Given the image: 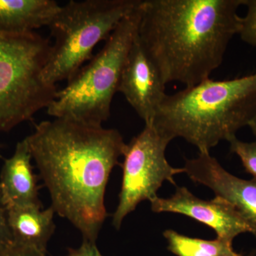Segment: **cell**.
I'll use <instances>...</instances> for the list:
<instances>
[{"label":"cell","mask_w":256,"mask_h":256,"mask_svg":"<svg viewBox=\"0 0 256 256\" xmlns=\"http://www.w3.org/2000/svg\"><path fill=\"white\" fill-rule=\"evenodd\" d=\"M246 14L242 18L238 35L242 41L256 48V0H244Z\"/></svg>","instance_id":"16"},{"label":"cell","mask_w":256,"mask_h":256,"mask_svg":"<svg viewBox=\"0 0 256 256\" xmlns=\"http://www.w3.org/2000/svg\"><path fill=\"white\" fill-rule=\"evenodd\" d=\"M13 242L8 222V210L0 194V247Z\"/></svg>","instance_id":"18"},{"label":"cell","mask_w":256,"mask_h":256,"mask_svg":"<svg viewBox=\"0 0 256 256\" xmlns=\"http://www.w3.org/2000/svg\"><path fill=\"white\" fill-rule=\"evenodd\" d=\"M256 114V72L230 80L208 78L166 95L151 124L171 140L183 138L202 152L236 137Z\"/></svg>","instance_id":"3"},{"label":"cell","mask_w":256,"mask_h":256,"mask_svg":"<svg viewBox=\"0 0 256 256\" xmlns=\"http://www.w3.org/2000/svg\"><path fill=\"white\" fill-rule=\"evenodd\" d=\"M66 256H104L96 245V242L82 240L80 246L76 248H69Z\"/></svg>","instance_id":"19"},{"label":"cell","mask_w":256,"mask_h":256,"mask_svg":"<svg viewBox=\"0 0 256 256\" xmlns=\"http://www.w3.org/2000/svg\"><path fill=\"white\" fill-rule=\"evenodd\" d=\"M244 0H142L138 36L164 84L186 87L220 66Z\"/></svg>","instance_id":"2"},{"label":"cell","mask_w":256,"mask_h":256,"mask_svg":"<svg viewBox=\"0 0 256 256\" xmlns=\"http://www.w3.org/2000/svg\"><path fill=\"white\" fill-rule=\"evenodd\" d=\"M60 8L54 0H0V31L31 33L48 28Z\"/></svg>","instance_id":"13"},{"label":"cell","mask_w":256,"mask_h":256,"mask_svg":"<svg viewBox=\"0 0 256 256\" xmlns=\"http://www.w3.org/2000/svg\"><path fill=\"white\" fill-rule=\"evenodd\" d=\"M140 2L119 24L102 50L86 66L57 90L47 114L86 124H100L108 118L111 104L140 20Z\"/></svg>","instance_id":"4"},{"label":"cell","mask_w":256,"mask_h":256,"mask_svg":"<svg viewBox=\"0 0 256 256\" xmlns=\"http://www.w3.org/2000/svg\"><path fill=\"white\" fill-rule=\"evenodd\" d=\"M154 213H175L186 216L214 230L217 238L233 242L240 234L250 233L248 226L237 210L226 201L215 196L203 200L186 188L176 186L170 198L156 197L150 202Z\"/></svg>","instance_id":"9"},{"label":"cell","mask_w":256,"mask_h":256,"mask_svg":"<svg viewBox=\"0 0 256 256\" xmlns=\"http://www.w3.org/2000/svg\"><path fill=\"white\" fill-rule=\"evenodd\" d=\"M55 213L96 242L107 218L106 186L126 144L118 130L56 118L26 138Z\"/></svg>","instance_id":"1"},{"label":"cell","mask_w":256,"mask_h":256,"mask_svg":"<svg viewBox=\"0 0 256 256\" xmlns=\"http://www.w3.org/2000/svg\"><path fill=\"white\" fill-rule=\"evenodd\" d=\"M50 48L36 32L0 31V132L31 120L54 99L56 86L42 78Z\"/></svg>","instance_id":"6"},{"label":"cell","mask_w":256,"mask_h":256,"mask_svg":"<svg viewBox=\"0 0 256 256\" xmlns=\"http://www.w3.org/2000/svg\"><path fill=\"white\" fill-rule=\"evenodd\" d=\"M168 249L176 256H240L234 250L233 242L223 239L204 240L178 234L172 229L164 230Z\"/></svg>","instance_id":"14"},{"label":"cell","mask_w":256,"mask_h":256,"mask_svg":"<svg viewBox=\"0 0 256 256\" xmlns=\"http://www.w3.org/2000/svg\"><path fill=\"white\" fill-rule=\"evenodd\" d=\"M0 256H46V252L12 242L0 247Z\"/></svg>","instance_id":"17"},{"label":"cell","mask_w":256,"mask_h":256,"mask_svg":"<svg viewBox=\"0 0 256 256\" xmlns=\"http://www.w3.org/2000/svg\"><path fill=\"white\" fill-rule=\"evenodd\" d=\"M230 143V151L238 156L246 171L256 178V140L246 142L238 140L236 137L232 138Z\"/></svg>","instance_id":"15"},{"label":"cell","mask_w":256,"mask_h":256,"mask_svg":"<svg viewBox=\"0 0 256 256\" xmlns=\"http://www.w3.org/2000/svg\"><path fill=\"white\" fill-rule=\"evenodd\" d=\"M240 256H242V255H240Z\"/></svg>","instance_id":"22"},{"label":"cell","mask_w":256,"mask_h":256,"mask_svg":"<svg viewBox=\"0 0 256 256\" xmlns=\"http://www.w3.org/2000/svg\"><path fill=\"white\" fill-rule=\"evenodd\" d=\"M8 222L13 242L46 252L55 230V212L52 206L42 210L33 205L8 208Z\"/></svg>","instance_id":"12"},{"label":"cell","mask_w":256,"mask_h":256,"mask_svg":"<svg viewBox=\"0 0 256 256\" xmlns=\"http://www.w3.org/2000/svg\"><path fill=\"white\" fill-rule=\"evenodd\" d=\"M140 2V0H72L62 6L48 26L54 43L42 72L44 80L56 86L73 78L92 58L96 45L106 41Z\"/></svg>","instance_id":"5"},{"label":"cell","mask_w":256,"mask_h":256,"mask_svg":"<svg viewBox=\"0 0 256 256\" xmlns=\"http://www.w3.org/2000/svg\"><path fill=\"white\" fill-rule=\"evenodd\" d=\"M0 148H1V144H0Z\"/></svg>","instance_id":"21"},{"label":"cell","mask_w":256,"mask_h":256,"mask_svg":"<svg viewBox=\"0 0 256 256\" xmlns=\"http://www.w3.org/2000/svg\"><path fill=\"white\" fill-rule=\"evenodd\" d=\"M165 86L137 35L128 54L118 92L124 96L144 124H151L166 97Z\"/></svg>","instance_id":"10"},{"label":"cell","mask_w":256,"mask_h":256,"mask_svg":"<svg viewBox=\"0 0 256 256\" xmlns=\"http://www.w3.org/2000/svg\"><path fill=\"white\" fill-rule=\"evenodd\" d=\"M32 160L30 146L25 138L16 144L12 156L4 160L0 173V194L6 210L42 206Z\"/></svg>","instance_id":"11"},{"label":"cell","mask_w":256,"mask_h":256,"mask_svg":"<svg viewBox=\"0 0 256 256\" xmlns=\"http://www.w3.org/2000/svg\"><path fill=\"white\" fill-rule=\"evenodd\" d=\"M171 140L161 134L152 124L126 144L118 204L112 215V226L119 230L124 218L143 201L151 202L164 182L176 184L174 176L184 168L171 166L165 156Z\"/></svg>","instance_id":"7"},{"label":"cell","mask_w":256,"mask_h":256,"mask_svg":"<svg viewBox=\"0 0 256 256\" xmlns=\"http://www.w3.org/2000/svg\"><path fill=\"white\" fill-rule=\"evenodd\" d=\"M184 173L194 182L210 188L216 196L230 204L245 220L256 238V178L244 180L230 174L210 152L186 160Z\"/></svg>","instance_id":"8"},{"label":"cell","mask_w":256,"mask_h":256,"mask_svg":"<svg viewBox=\"0 0 256 256\" xmlns=\"http://www.w3.org/2000/svg\"><path fill=\"white\" fill-rule=\"evenodd\" d=\"M248 126V127L250 128V130H252V134L255 136L256 140V114L255 117L252 118V120L250 121V124H249Z\"/></svg>","instance_id":"20"}]
</instances>
